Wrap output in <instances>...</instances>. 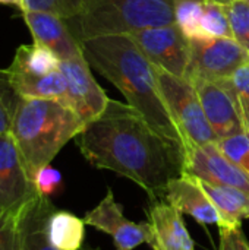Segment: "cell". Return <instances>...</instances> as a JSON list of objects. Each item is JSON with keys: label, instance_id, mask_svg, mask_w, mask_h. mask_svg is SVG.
<instances>
[{"label": "cell", "instance_id": "obj_15", "mask_svg": "<svg viewBox=\"0 0 249 250\" xmlns=\"http://www.w3.org/2000/svg\"><path fill=\"white\" fill-rule=\"evenodd\" d=\"M164 201L181 214L191 215L200 224L220 223L219 211L205 193L201 180L188 173L173 179L167 185Z\"/></svg>", "mask_w": 249, "mask_h": 250}, {"label": "cell", "instance_id": "obj_13", "mask_svg": "<svg viewBox=\"0 0 249 250\" xmlns=\"http://www.w3.org/2000/svg\"><path fill=\"white\" fill-rule=\"evenodd\" d=\"M21 13L34 42L47 47L60 60H69L82 54L81 41L73 34L66 19L40 10H25Z\"/></svg>", "mask_w": 249, "mask_h": 250}, {"label": "cell", "instance_id": "obj_10", "mask_svg": "<svg viewBox=\"0 0 249 250\" xmlns=\"http://www.w3.org/2000/svg\"><path fill=\"white\" fill-rule=\"evenodd\" d=\"M60 72L66 79L69 107L85 125L97 119L106 110L110 98L94 79L84 53L69 60H60Z\"/></svg>", "mask_w": 249, "mask_h": 250}, {"label": "cell", "instance_id": "obj_29", "mask_svg": "<svg viewBox=\"0 0 249 250\" xmlns=\"http://www.w3.org/2000/svg\"><path fill=\"white\" fill-rule=\"evenodd\" d=\"M248 239L242 231V227L233 230H220L219 250H247Z\"/></svg>", "mask_w": 249, "mask_h": 250}, {"label": "cell", "instance_id": "obj_32", "mask_svg": "<svg viewBox=\"0 0 249 250\" xmlns=\"http://www.w3.org/2000/svg\"><path fill=\"white\" fill-rule=\"evenodd\" d=\"M219 1H222V3H227V1H230V0H219Z\"/></svg>", "mask_w": 249, "mask_h": 250}, {"label": "cell", "instance_id": "obj_23", "mask_svg": "<svg viewBox=\"0 0 249 250\" xmlns=\"http://www.w3.org/2000/svg\"><path fill=\"white\" fill-rule=\"evenodd\" d=\"M225 9L230 22L232 37L249 54V1L230 0L225 3Z\"/></svg>", "mask_w": 249, "mask_h": 250}, {"label": "cell", "instance_id": "obj_33", "mask_svg": "<svg viewBox=\"0 0 249 250\" xmlns=\"http://www.w3.org/2000/svg\"><path fill=\"white\" fill-rule=\"evenodd\" d=\"M247 250H249V242H248V245H247Z\"/></svg>", "mask_w": 249, "mask_h": 250}, {"label": "cell", "instance_id": "obj_6", "mask_svg": "<svg viewBox=\"0 0 249 250\" xmlns=\"http://www.w3.org/2000/svg\"><path fill=\"white\" fill-rule=\"evenodd\" d=\"M191 60L186 79L225 81L249 60L248 51L233 38L195 37L189 38Z\"/></svg>", "mask_w": 249, "mask_h": 250}, {"label": "cell", "instance_id": "obj_17", "mask_svg": "<svg viewBox=\"0 0 249 250\" xmlns=\"http://www.w3.org/2000/svg\"><path fill=\"white\" fill-rule=\"evenodd\" d=\"M50 198L38 196L19 215V250H57L47 237V220L54 211Z\"/></svg>", "mask_w": 249, "mask_h": 250}, {"label": "cell", "instance_id": "obj_21", "mask_svg": "<svg viewBox=\"0 0 249 250\" xmlns=\"http://www.w3.org/2000/svg\"><path fill=\"white\" fill-rule=\"evenodd\" d=\"M201 37L233 38L230 22L225 9V3L219 0H205L201 16Z\"/></svg>", "mask_w": 249, "mask_h": 250}, {"label": "cell", "instance_id": "obj_34", "mask_svg": "<svg viewBox=\"0 0 249 250\" xmlns=\"http://www.w3.org/2000/svg\"><path fill=\"white\" fill-rule=\"evenodd\" d=\"M248 1H249V0H248Z\"/></svg>", "mask_w": 249, "mask_h": 250}, {"label": "cell", "instance_id": "obj_18", "mask_svg": "<svg viewBox=\"0 0 249 250\" xmlns=\"http://www.w3.org/2000/svg\"><path fill=\"white\" fill-rule=\"evenodd\" d=\"M201 183L219 211V230H233L242 227V221L249 218V193L229 186L211 185L203 180Z\"/></svg>", "mask_w": 249, "mask_h": 250}, {"label": "cell", "instance_id": "obj_11", "mask_svg": "<svg viewBox=\"0 0 249 250\" xmlns=\"http://www.w3.org/2000/svg\"><path fill=\"white\" fill-rule=\"evenodd\" d=\"M191 82L198 92L205 117L219 141L247 132L241 107L222 82L201 78Z\"/></svg>", "mask_w": 249, "mask_h": 250}, {"label": "cell", "instance_id": "obj_27", "mask_svg": "<svg viewBox=\"0 0 249 250\" xmlns=\"http://www.w3.org/2000/svg\"><path fill=\"white\" fill-rule=\"evenodd\" d=\"M19 217L0 208V250H19Z\"/></svg>", "mask_w": 249, "mask_h": 250}, {"label": "cell", "instance_id": "obj_2", "mask_svg": "<svg viewBox=\"0 0 249 250\" xmlns=\"http://www.w3.org/2000/svg\"><path fill=\"white\" fill-rule=\"evenodd\" d=\"M82 53L92 69L112 82L166 139L185 149L183 139L161 95L156 66L129 35L97 37L81 41ZM186 151V149H185Z\"/></svg>", "mask_w": 249, "mask_h": 250}, {"label": "cell", "instance_id": "obj_25", "mask_svg": "<svg viewBox=\"0 0 249 250\" xmlns=\"http://www.w3.org/2000/svg\"><path fill=\"white\" fill-rule=\"evenodd\" d=\"M81 7H82V0H23V7L21 12L25 10L50 12L69 21L78 16Z\"/></svg>", "mask_w": 249, "mask_h": 250}, {"label": "cell", "instance_id": "obj_24", "mask_svg": "<svg viewBox=\"0 0 249 250\" xmlns=\"http://www.w3.org/2000/svg\"><path fill=\"white\" fill-rule=\"evenodd\" d=\"M219 82H222L236 98L247 126L249 120V60L239 66L230 78Z\"/></svg>", "mask_w": 249, "mask_h": 250}, {"label": "cell", "instance_id": "obj_31", "mask_svg": "<svg viewBox=\"0 0 249 250\" xmlns=\"http://www.w3.org/2000/svg\"><path fill=\"white\" fill-rule=\"evenodd\" d=\"M247 133H248V136H249V120L247 122Z\"/></svg>", "mask_w": 249, "mask_h": 250}, {"label": "cell", "instance_id": "obj_28", "mask_svg": "<svg viewBox=\"0 0 249 250\" xmlns=\"http://www.w3.org/2000/svg\"><path fill=\"white\" fill-rule=\"evenodd\" d=\"M32 180L37 188V192L41 196H47V198H50V195H53L62 185L60 173L56 168H53L51 166H45V167L40 168L34 174Z\"/></svg>", "mask_w": 249, "mask_h": 250}, {"label": "cell", "instance_id": "obj_5", "mask_svg": "<svg viewBox=\"0 0 249 250\" xmlns=\"http://www.w3.org/2000/svg\"><path fill=\"white\" fill-rule=\"evenodd\" d=\"M156 75L170 116L183 139L186 154L192 148L216 144L219 139L205 117L194 83L157 67Z\"/></svg>", "mask_w": 249, "mask_h": 250}, {"label": "cell", "instance_id": "obj_1", "mask_svg": "<svg viewBox=\"0 0 249 250\" xmlns=\"http://www.w3.org/2000/svg\"><path fill=\"white\" fill-rule=\"evenodd\" d=\"M84 158L164 201L167 185L185 174L186 151L161 136L132 105L112 100L75 138Z\"/></svg>", "mask_w": 249, "mask_h": 250}, {"label": "cell", "instance_id": "obj_26", "mask_svg": "<svg viewBox=\"0 0 249 250\" xmlns=\"http://www.w3.org/2000/svg\"><path fill=\"white\" fill-rule=\"evenodd\" d=\"M222 152L249 174V136L247 132L217 141Z\"/></svg>", "mask_w": 249, "mask_h": 250}, {"label": "cell", "instance_id": "obj_20", "mask_svg": "<svg viewBox=\"0 0 249 250\" xmlns=\"http://www.w3.org/2000/svg\"><path fill=\"white\" fill-rule=\"evenodd\" d=\"M12 67L34 75H47L60 69V59L47 47L34 42L19 45L10 63Z\"/></svg>", "mask_w": 249, "mask_h": 250}, {"label": "cell", "instance_id": "obj_12", "mask_svg": "<svg viewBox=\"0 0 249 250\" xmlns=\"http://www.w3.org/2000/svg\"><path fill=\"white\" fill-rule=\"evenodd\" d=\"M185 173L211 185L229 186L249 193V174L222 152L217 142L188 151Z\"/></svg>", "mask_w": 249, "mask_h": 250}, {"label": "cell", "instance_id": "obj_19", "mask_svg": "<svg viewBox=\"0 0 249 250\" xmlns=\"http://www.w3.org/2000/svg\"><path fill=\"white\" fill-rule=\"evenodd\" d=\"M85 226L75 214L54 209L47 220V237L57 250H82Z\"/></svg>", "mask_w": 249, "mask_h": 250}, {"label": "cell", "instance_id": "obj_7", "mask_svg": "<svg viewBox=\"0 0 249 250\" xmlns=\"http://www.w3.org/2000/svg\"><path fill=\"white\" fill-rule=\"evenodd\" d=\"M129 37L157 69L175 76H186L191 44L189 38L176 23L145 28L129 34Z\"/></svg>", "mask_w": 249, "mask_h": 250}, {"label": "cell", "instance_id": "obj_8", "mask_svg": "<svg viewBox=\"0 0 249 250\" xmlns=\"http://www.w3.org/2000/svg\"><path fill=\"white\" fill-rule=\"evenodd\" d=\"M38 196L13 138L9 132L0 135V208L19 217Z\"/></svg>", "mask_w": 249, "mask_h": 250}, {"label": "cell", "instance_id": "obj_16", "mask_svg": "<svg viewBox=\"0 0 249 250\" xmlns=\"http://www.w3.org/2000/svg\"><path fill=\"white\" fill-rule=\"evenodd\" d=\"M6 70L7 79L16 92L22 98H43L57 100L68 104V86L63 73L59 70L47 75H34L9 66Z\"/></svg>", "mask_w": 249, "mask_h": 250}, {"label": "cell", "instance_id": "obj_14", "mask_svg": "<svg viewBox=\"0 0 249 250\" xmlns=\"http://www.w3.org/2000/svg\"><path fill=\"white\" fill-rule=\"evenodd\" d=\"M153 250H195L182 214L166 201H153L148 211Z\"/></svg>", "mask_w": 249, "mask_h": 250}, {"label": "cell", "instance_id": "obj_4", "mask_svg": "<svg viewBox=\"0 0 249 250\" xmlns=\"http://www.w3.org/2000/svg\"><path fill=\"white\" fill-rule=\"evenodd\" d=\"M175 0H82L78 16L68 23L79 41L129 35L175 23Z\"/></svg>", "mask_w": 249, "mask_h": 250}, {"label": "cell", "instance_id": "obj_9", "mask_svg": "<svg viewBox=\"0 0 249 250\" xmlns=\"http://www.w3.org/2000/svg\"><path fill=\"white\" fill-rule=\"evenodd\" d=\"M84 221L87 226L109 234L116 250H135L141 245L151 243L150 224L128 220L110 189L98 205L85 214Z\"/></svg>", "mask_w": 249, "mask_h": 250}, {"label": "cell", "instance_id": "obj_22", "mask_svg": "<svg viewBox=\"0 0 249 250\" xmlns=\"http://www.w3.org/2000/svg\"><path fill=\"white\" fill-rule=\"evenodd\" d=\"M205 0H175V23L188 38L201 37V16Z\"/></svg>", "mask_w": 249, "mask_h": 250}, {"label": "cell", "instance_id": "obj_3", "mask_svg": "<svg viewBox=\"0 0 249 250\" xmlns=\"http://www.w3.org/2000/svg\"><path fill=\"white\" fill-rule=\"evenodd\" d=\"M84 127L82 119L62 101L19 97L9 133L34 177Z\"/></svg>", "mask_w": 249, "mask_h": 250}, {"label": "cell", "instance_id": "obj_30", "mask_svg": "<svg viewBox=\"0 0 249 250\" xmlns=\"http://www.w3.org/2000/svg\"><path fill=\"white\" fill-rule=\"evenodd\" d=\"M0 4H6V6H15L19 10H22L23 7V0H0Z\"/></svg>", "mask_w": 249, "mask_h": 250}]
</instances>
